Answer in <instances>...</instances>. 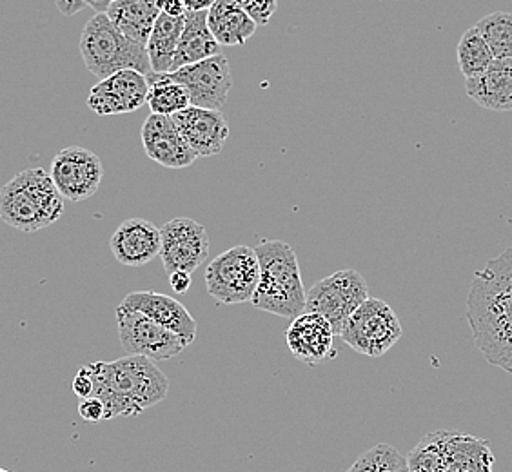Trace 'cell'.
Returning a JSON list of instances; mask_svg holds the SVG:
<instances>
[{
  "label": "cell",
  "mask_w": 512,
  "mask_h": 472,
  "mask_svg": "<svg viewBox=\"0 0 512 472\" xmlns=\"http://www.w3.org/2000/svg\"><path fill=\"white\" fill-rule=\"evenodd\" d=\"M465 316L483 358L512 374V247L474 273Z\"/></svg>",
  "instance_id": "6da1fadb"
},
{
  "label": "cell",
  "mask_w": 512,
  "mask_h": 472,
  "mask_svg": "<svg viewBox=\"0 0 512 472\" xmlns=\"http://www.w3.org/2000/svg\"><path fill=\"white\" fill-rule=\"evenodd\" d=\"M93 378V396L104 404V420L138 416L160 404L169 393V380L146 356H124L115 362L86 365Z\"/></svg>",
  "instance_id": "7a4b0ae2"
},
{
  "label": "cell",
  "mask_w": 512,
  "mask_h": 472,
  "mask_svg": "<svg viewBox=\"0 0 512 472\" xmlns=\"http://www.w3.org/2000/svg\"><path fill=\"white\" fill-rule=\"evenodd\" d=\"M260 280L251 304L280 318H296L306 311V287L302 282L295 249L282 240H262L255 249Z\"/></svg>",
  "instance_id": "3957f363"
},
{
  "label": "cell",
  "mask_w": 512,
  "mask_h": 472,
  "mask_svg": "<svg viewBox=\"0 0 512 472\" xmlns=\"http://www.w3.org/2000/svg\"><path fill=\"white\" fill-rule=\"evenodd\" d=\"M62 215L64 198L46 169H24L0 189V220L17 231L35 233Z\"/></svg>",
  "instance_id": "277c9868"
},
{
  "label": "cell",
  "mask_w": 512,
  "mask_h": 472,
  "mask_svg": "<svg viewBox=\"0 0 512 472\" xmlns=\"http://www.w3.org/2000/svg\"><path fill=\"white\" fill-rule=\"evenodd\" d=\"M79 48L89 73L99 80L122 69L151 73L146 46L122 35L106 13H97L86 22Z\"/></svg>",
  "instance_id": "5b68a950"
},
{
  "label": "cell",
  "mask_w": 512,
  "mask_h": 472,
  "mask_svg": "<svg viewBox=\"0 0 512 472\" xmlns=\"http://www.w3.org/2000/svg\"><path fill=\"white\" fill-rule=\"evenodd\" d=\"M404 329L393 307L380 298H367L345 322L340 338L358 354L380 358L400 342Z\"/></svg>",
  "instance_id": "8992f818"
},
{
  "label": "cell",
  "mask_w": 512,
  "mask_h": 472,
  "mask_svg": "<svg viewBox=\"0 0 512 472\" xmlns=\"http://www.w3.org/2000/svg\"><path fill=\"white\" fill-rule=\"evenodd\" d=\"M260 280L255 249L235 246L215 256L206 269L207 293L220 304L251 302Z\"/></svg>",
  "instance_id": "52a82bcc"
},
{
  "label": "cell",
  "mask_w": 512,
  "mask_h": 472,
  "mask_svg": "<svg viewBox=\"0 0 512 472\" xmlns=\"http://www.w3.org/2000/svg\"><path fill=\"white\" fill-rule=\"evenodd\" d=\"M369 298V287L356 269H342L318 280L306 293V313L324 316L336 336L345 322Z\"/></svg>",
  "instance_id": "ba28073f"
},
{
  "label": "cell",
  "mask_w": 512,
  "mask_h": 472,
  "mask_svg": "<svg viewBox=\"0 0 512 472\" xmlns=\"http://www.w3.org/2000/svg\"><path fill=\"white\" fill-rule=\"evenodd\" d=\"M120 344L133 356H146L153 362L171 360L182 353L188 344L180 336L157 324L149 316L117 307Z\"/></svg>",
  "instance_id": "9c48e42d"
},
{
  "label": "cell",
  "mask_w": 512,
  "mask_h": 472,
  "mask_svg": "<svg viewBox=\"0 0 512 472\" xmlns=\"http://www.w3.org/2000/svg\"><path fill=\"white\" fill-rule=\"evenodd\" d=\"M51 180L69 202H82L99 191L104 166L97 153L80 146L62 149L51 160Z\"/></svg>",
  "instance_id": "30bf717a"
},
{
  "label": "cell",
  "mask_w": 512,
  "mask_h": 472,
  "mask_svg": "<svg viewBox=\"0 0 512 472\" xmlns=\"http://www.w3.org/2000/svg\"><path fill=\"white\" fill-rule=\"evenodd\" d=\"M160 258L166 273H193L209 255L206 227L193 218L178 217L160 227Z\"/></svg>",
  "instance_id": "8fae6325"
},
{
  "label": "cell",
  "mask_w": 512,
  "mask_h": 472,
  "mask_svg": "<svg viewBox=\"0 0 512 472\" xmlns=\"http://www.w3.org/2000/svg\"><path fill=\"white\" fill-rule=\"evenodd\" d=\"M188 89L191 106L220 111L233 88V75L226 57L220 53L184 68L166 73Z\"/></svg>",
  "instance_id": "7c38bea8"
},
{
  "label": "cell",
  "mask_w": 512,
  "mask_h": 472,
  "mask_svg": "<svg viewBox=\"0 0 512 472\" xmlns=\"http://www.w3.org/2000/svg\"><path fill=\"white\" fill-rule=\"evenodd\" d=\"M148 77L135 69H122L99 80L89 91L88 106L100 117L126 115L148 104Z\"/></svg>",
  "instance_id": "4fadbf2b"
},
{
  "label": "cell",
  "mask_w": 512,
  "mask_h": 472,
  "mask_svg": "<svg viewBox=\"0 0 512 472\" xmlns=\"http://www.w3.org/2000/svg\"><path fill=\"white\" fill-rule=\"evenodd\" d=\"M286 342L298 362L306 365L335 360V331L324 316L302 313L287 327Z\"/></svg>",
  "instance_id": "5bb4252c"
},
{
  "label": "cell",
  "mask_w": 512,
  "mask_h": 472,
  "mask_svg": "<svg viewBox=\"0 0 512 472\" xmlns=\"http://www.w3.org/2000/svg\"><path fill=\"white\" fill-rule=\"evenodd\" d=\"M171 118L197 157H213L222 153L229 138V126L222 111L191 106Z\"/></svg>",
  "instance_id": "9a60e30c"
},
{
  "label": "cell",
  "mask_w": 512,
  "mask_h": 472,
  "mask_svg": "<svg viewBox=\"0 0 512 472\" xmlns=\"http://www.w3.org/2000/svg\"><path fill=\"white\" fill-rule=\"evenodd\" d=\"M142 146L146 155L162 168H189L198 158L180 135L173 118L155 113H151L142 126Z\"/></svg>",
  "instance_id": "2e32d148"
},
{
  "label": "cell",
  "mask_w": 512,
  "mask_h": 472,
  "mask_svg": "<svg viewBox=\"0 0 512 472\" xmlns=\"http://www.w3.org/2000/svg\"><path fill=\"white\" fill-rule=\"evenodd\" d=\"M120 307L149 316L157 324L180 336L188 345L193 344L195 338H197L195 318L191 316L184 304H180L178 300L164 295V293L135 291V293H129L120 302Z\"/></svg>",
  "instance_id": "e0dca14e"
},
{
  "label": "cell",
  "mask_w": 512,
  "mask_h": 472,
  "mask_svg": "<svg viewBox=\"0 0 512 472\" xmlns=\"http://www.w3.org/2000/svg\"><path fill=\"white\" fill-rule=\"evenodd\" d=\"M160 229L146 218H129L109 238V249L122 266H148L160 256Z\"/></svg>",
  "instance_id": "ac0fdd59"
},
{
  "label": "cell",
  "mask_w": 512,
  "mask_h": 472,
  "mask_svg": "<svg viewBox=\"0 0 512 472\" xmlns=\"http://www.w3.org/2000/svg\"><path fill=\"white\" fill-rule=\"evenodd\" d=\"M465 93L491 111H512V59H494L478 79L465 80Z\"/></svg>",
  "instance_id": "d6986e66"
},
{
  "label": "cell",
  "mask_w": 512,
  "mask_h": 472,
  "mask_svg": "<svg viewBox=\"0 0 512 472\" xmlns=\"http://www.w3.org/2000/svg\"><path fill=\"white\" fill-rule=\"evenodd\" d=\"M162 13V0H117L106 15L128 39L146 46L153 26Z\"/></svg>",
  "instance_id": "ffe728a7"
},
{
  "label": "cell",
  "mask_w": 512,
  "mask_h": 472,
  "mask_svg": "<svg viewBox=\"0 0 512 472\" xmlns=\"http://www.w3.org/2000/svg\"><path fill=\"white\" fill-rule=\"evenodd\" d=\"M207 26L220 46H244L258 28L237 0H217L207 10Z\"/></svg>",
  "instance_id": "44dd1931"
},
{
  "label": "cell",
  "mask_w": 512,
  "mask_h": 472,
  "mask_svg": "<svg viewBox=\"0 0 512 472\" xmlns=\"http://www.w3.org/2000/svg\"><path fill=\"white\" fill-rule=\"evenodd\" d=\"M215 55H220V44L207 26V11H188L175 51L173 71L189 64H197L200 60L211 59Z\"/></svg>",
  "instance_id": "7402d4cb"
},
{
  "label": "cell",
  "mask_w": 512,
  "mask_h": 472,
  "mask_svg": "<svg viewBox=\"0 0 512 472\" xmlns=\"http://www.w3.org/2000/svg\"><path fill=\"white\" fill-rule=\"evenodd\" d=\"M494 454L487 440L453 431L445 472H493Z\"/></svg>",
  "instance_id": "603a6c76"
},
{
  "label": "cell",
  "mask_w": 512,
  "mask_h": 472,
  "mask_svg": "<svg viewBox=\"0 0 512 472\" xmlns=\"http://www.w3.org/2000/svg\"><path fill=\"white\" fill-rule=\"evenodd\" d=\"M186 24L184 17H169L166 13H160L153 31L149 35L146 50H148L149 64L153 73H171L173 71V59L177 51L178 40Z\"/></svg>",
  "instance_id": "cb8c5ba5"
},
{
  "label": "cell",
  "mask_w": 512,
  "mask_h": 472,
  "mask_svg": "<svg viewBox=\"0 0 512 472\" xmlns=\"http://www.w3.org/2000/svg\"><path fill=\"white\" fill-rule=\"evenodd\" d=\"M148 106L151 113L173 117L184 109L191 108L188 89L177 80L169 79L166 73H148Z\"/></svg>",
  "instance_id": "d4e9b609"
},
{
  "label": "cell",
  "mask_w": 512,
  "mask_h": 472,
  "mask_svg": "<svg viewBox=\"0 0 512 472\" xmlns=\"http://www.w3.org/2000/svg\"><path fill=\"white\" fill-rule=\"evenodd\" d=\"M451 436V429L434 431L424 436L416 443L413 451L405 456L407 472H445Z\"/></svg>",
  "instance_id": "484cf974"
},
{
  "label": "cell",
  "mask_w": 512,
  "mask_h": 472,
  "mask_svg": "<svg viewBox=\"0 0 512 472\" xmlns=\"http://www.w3.org/2000/svg\"><path fill=\"white\" fill-rule=\"evenodd\" d=\"M456 59L465 80L478 79L491 68L494 62L493 51L476 26L463 33L456 48Z\"/></svg>",
  "instance_id": "4316f807"
},
{
  "label": "cell",
  "mask_w": 512,
  "mask_h": 472,
  "mask_svg": "<svg viewBox=\"0 0 512 472\" xmlns=\"http://www.w3.org/2000/svg\"><path fill=\"white\" fill-rule=\"evenodd\" d=\"M494 59H512V13L494 11L476 24Z\"/></svg>",
  "instance_id": "83f0119b"
},
{
  "label": "cell",
  "mask_w": 512,
  "mask_h": 472,
  "mask_svg": "<svg viewBox=\"0 0 512 472\" xmlns=\"http://www.w3.org/2000/svg\"><path fill=\"white\" fill-rule=\"evenodd\" d=\"M345 472H407V463L393 445L376 443Z\"/></svg>",
  "instance_id": "f1b7e54d"
},
{
  "label": "cell",
  "mask_w": 512,
  "mask_h": 472,
  "mask_svg": "<svg viewBox=\"0 0 512 472\" xmlns=\"http://www.w3.org/2000/svg\"><path fill=\"white\" fill-rule=\"evenodd\" d=\"M237 4L253 19L256 26H267L278 10V0H237Z\"/></svg>",
  "instance_id": "f546056e"
},
{
  "label": "cell",
  "mask_w": 512,
  "mask_h": 472,
  "mask_svg": "<svg viewBox=\"0 0 512 472\" xmlns=\"http://www.w3.org/2000/svg\"><path fill=\"white\" fill-rule=\"evenodd\" d=\"M79 414L82 420H86L89 423H97L104 420L106 409H104V404L100 402L99 398L91 396V398L80 400Z\"/></svg>",
  "instance_id": "4dcf8cb0"
},
{
  "label": "cell",
  "mask_w": 512,
  "mask_h": 472,
  "mask_svg": "<svg viewBox=\"0 0 512 472\" xmlns=\"http://www.w3.org/2000/svg\"><path fill=\"white\" fill-rule=\"evenodd\" d=\"M93 389H95L93 378H91L88 367L84 365V367H80L79 373L73 378V393L77 394L80 400H84V398L93 396Z\"/></svg>",
  "instance_id": "1f68e13d"
},
{
  "label": "cell",
  "mask_w": 512,
  "mask_h": 472,
  "mask_svg": "<svg viewBox=\"0 0 512 472\" xmlns=\"http://www.w3.org/2000/svg\"><path fill=\"white\" fill-rule=\"evenodd\" d=\"M169 276V286L177 293V295H184L188 293L189 287H191V275L184 273V271H175Z\"/></svg>",
  "instance_id": "d6a6232c"
},
{
  "label": "cell",
  "mask_w": 512,
  "mask_h": 472,
  "mask_svg": "<svg viewBox=\"0 0 512 472\" xmlns=\"http://www.w3.org/2000/svg\"><path fill=\"white\" fill-rule=\"evenodd\" d=\"M55 2H57L60 13L66 17H73L86 8L84 0H55Z\"/></svg>",
  "instance_id": "836d02e7"
},
{
  "label": "cell",
  "mask_w": 512,
  "mask_h": 472,
  "mask_svg": "<svg viewBox=\"0 0 512 472\" xmlns=\"http://www.w3.org/2000/svg\"><path fill=\"white\" fill-rule=\"evenodd\" d=\"M162 13H166L169 17H184L188 10L184 0H162Z\"/></svg>",
  "instance_id": "e575fe53"
},
{
  "label": "cell",
  "mask_w": 512,
  "mask_h": 472,
  "mask_svg": "<svg viewBox=\"0 0 512 472\" xmlns=\"http://www.w3.org/2000/svg\"><path fill=\"white\" fill-rule=\"evenodd\" d=\"M217 0H184L188 11H207Z\"/></svg>",
  "instance_id": "d590c367"
},
{
  "label": "cell",
  "mask_w": 512,
  "mask_h": 472,
  "mask_svg": "<svg viewBox=\"0 0 512 472\" xmlns=\"http://www.w3.org/2000/svg\"><path fill=\"white\" fill-rule=\"evenodd\" d=\"M113 2H117V0H84V4L93 8L97 13H106Z\"/></svg>",
  "instance_id": "8d00e7d4"
},
{
  "label": "cell",
  "mask_w": 512,
  "mask_h": 472,
  "mask_svg": "<svg viewBox=\"0 0 512 472\" xmlns=\"http://www.w3.org/2000/svg\"><path fill=\"white\" fill-rule=\"evenodd\" d=\"M0 472H11V471H8V469H2V467H0Z\"/></svg>",
  "instance_id": "74e56055"
}]
</instances>
